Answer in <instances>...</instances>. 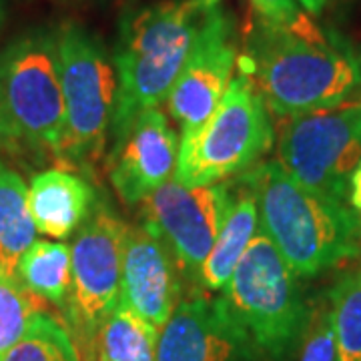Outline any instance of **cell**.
Segmentation results:
<instances>
[{
    "instance_id": "cell-21",
    "label": "cell",
    "mask_w": 361,
    "mask_h": 361,
    "mask_svg": "<svg viewBox=\"0 0 361 361\" xmlns=\"http://www.w3.org/2000/svg\"><path fill=\"white\" fill-rule=\"evenodd\" d=\"M0 361H80L71 331L51 313L39 310L20 341Z\"/></svg>"
},
{
    "instance_id": "cell-10",
    "label": "cell",
    "mask_w": 361,
    "mask_h": 361,
    "mask_svg": "<svg viewBox=\"0 0 361 361\" xmlns=\"http://www.w3.org/2000/svg\"><path fill=\"white\" fill-rule=\"evenodd\" d=\"M125 235L127 225L109 207L97 203L71 247L73 289L65 313L87 348L118 303Z\"/></svg>"
},
{
    "instance_id": "cell-6",
    "label": "cell",
    "mask_w": 361,
    "mask_h": 361,
    "mask_svg": "<svg viewBox=\"0 0 361 361\" xmlns=\"http://www.w3.org/2000/svg\"><path fill=\"white\" fill-rule=\"evenodd\" d=\"M0 101L23 142L63 159L66 123L56 30L30 28L2 49Z\"/></svg>"
},
{
    "instance_id": "cell-25",
    "label": "cell",
    "mask_w": 361,
    "mask_h": 361,
    "mask_svg": "<svg viewBox=\"0 0 361 361\" xmlns=\"http://www.w3.org/2000/svg\"><path fill=\"white\" fill-rule=\"evenodd\" d=\"M23 145L25 142L20 139L18 130L14 129V125L11 123V118H8L4 106H2V101H0V151L16 155V153L23 151Z\"/></svg>"
},
{
    "instance_id": "cell-11",
    "label": "cell",
    "mask_w": 361,
    "mask_h": 361,
    "mask_svg": "<svg viewBox=\"0 0 361 361\" xmlns=\"http://www.w3.org/2000/svg\"><path fill=\"white\" fill-rule=\"evenodd\" d=\"M235 23L221 6L209 8L195 49L167 97L171 116L180 137L195 133L219 106L237 68Z\"/></svg>"
},
{
    "instance_id": "cell-27",
    "label": "cell",
    "mask_w": 361,
    "mask_h": 361,
    "mask_svg": "<svg viewBox=\"0 0 361 361\" xmlns=\"http://www.w3.org/2000/svg\"><path fill=\"white\" fill-rule=\"evenodd\" d=\"M295 2H299V6L307 14H319L329 0H295Z\"/></svg>"
},
{
    "instance_id": "cell-7",
    "label": "cell",
    "mask_w": 361,
    "mask_h": 361,
    "mask_svg": "<svg viewBox=\"0 0 361 361\" xmlns=\"http://www.w3.org/2000/svg\"><path fill=\"white\" fill-rule=\"evenodd\" d=\"M66 139L63 159L89 169L104 153L116 101V73L103 42L82 25L56 28Z\"/></svg>"
},
{
    "instance_id": "cell-3",
    "label": "cell",
    "mask_w": 361,
    "mask_h": 361,
    "mask_svg": "<svg viewBox=\"0 0 361 361\" xmlns=\"http://www.w3.org/2000/svg\"><path fill=\"white\" fill-rule=\"evenodd\" d=\"M203 16L195 0H161L123 16L111 56L116 73L113 141L141 113L167 101L193 52Z\"/></svg>"
},
{
    "instance_id": "cell-24",
    "label": "cell",
    "mask_w": 361,
    "mask_h": 361,
    "mask_svg": "<svg viewBox=\"0 0 361 361\" xmlns=\"http://www.w3.org/2000/svg\"><path fill=\"white\" fill-rule=\"evenodd\" d=\"M253 11L261 18L277 23V25L291 26L305 13L299 11L295 0H251Z\"/></svg>"
},
{
    "instance_id": "cell-23",
    "label": "cell",
    "mask_w": 361,
    "mask_h": 361,
    "mask_svg": "<svg viewBox=\"0 0 361 361\" xmlns=\"http://www.w3.org/2000/svg\"><path fill=\"white\" fill-rule=\"evenodd\" d=\"M299 361H336V334L329 303H319L310 311Z\"/></svg>"
},
{
    "instance_id": "cell-17",
    "label": "cell",
    "mask_w": 361,
    "mask_h": 361,
    "mask_svg": "<svg viewBox=\"0 0 361 361\" xmlns=\"http://www.w3.org/2000/svg\"><path fill=\"white\" fill-rule=\"evenodd\" d=\"M14 275L30 295L65 310L71 301V249L65 243L35 241L20 255Z\"/></svg>"
},
{
    "instance_id": "cell-8",
    "label": "cell",
    "mask_w": 361,
    "mask_h": 361,
    "mask_svg": "<svg viewBox=\"0 0 361 361\" xmlns=\"http://www.w3.org/2000/svg\"><path fill=\"white\" fill-rule=\"evenodd\" d=\"M279 167L315 193L348 201L361 163V101L291 116L279 137Z\"/></svg>"
},
{
    "instance_id": "cell-13",
    "label": "cell",
    "mask_w": 361,
    "mask_h": 361,
    "mask_svg": "<svg viewBox=\"0 0 361 361\" xmlns=\"http://www.w3.org/2000/svg\"><path fill=\"white\" fill-rule=\"evenodd\" d=\"M179 139L159 109L135 118L109 153V179L127 205H137L175 175Z\"/></svg>"
},
{
    "instance_id": "cell-18",
    "label": "cell",
    "mask_w": 361,
    "mask_h": 361,
    "mask_svg": "<svg viewBox=\"0 0 361 361\" xmlns=\"http://www.w3.org/2000/svg\"><path fill=\"white\" fill-rule=\"evenodd\" d=\"M26 193L23 177L0 161V265L13 273L20 255L37 241Z\"/></svg>"
},
{
    "instance_id": "cell-4",
    "label": "cell",
    "mask_w": 361,
    "mask_h": 361,
    "mask_svg": "<svg viewBox=\"0 0 361 361\" xmlns=\"http://www.w3.org/2000/svg\"><path fill=\"white\" fill-rule=\"evenodd\" d=\"M223 297L257 353L269 361H287L293 355L305 334L310 310L297 275L263 229H257L237 263Z\"/></svg>"
},
{
    "instance_id": "cell-2",
    "label": "cell",
    "mask_w": 361,
    "mask_h": 361,
    "mask_svg": "<svg viewBox=\"0 0 361 361\" xmlns=\"http://www.w3.org/2000/svg\"><path fill=\"white\" fill-rule=\"evenodd\" d=\"M257 199L261 229L297 277H313L361 251V217L345 201L315 193L279 163H263L243 173Z\"/></svg>"
},
{
    "instance_id": "cell-14",
    "label": "cell",
    "mask_w": 361,
    "mask_h": 361,
    "mask_svg": "<svg viewBox=\"0 0 361 361\" xmlns=\"http://www.w3.org/2000/svg\"><path fill=\"white\" fill-rule=\"evenodd\" d=\"M118 301L159 331L180 301L179 267L142 227H127Z\"/></svg>"
},
{
    "instance_id": "cell-29",
    "label": "cell",
    "mask_w": 361,
    "mask_h": 361,
    "mask_svg": "<svg viewBox=\"0 0 361 361\" xmlns=\"http://www.w3.org/2000/svg\"><path fill=\"white\" fill-rule=\"evenodd\" d=\"M4 18H6V6H4V0H0V30L4 26Z\"/></svg>"
},
{
    "instance_id": "cell-28",
    "label": "cell",
    "mask_w": 361,
    "mask_h": 361,
    "mask_svg": "<svg viewBox=\"0 0 361 361\" xmlns=\"http://www.w3.org/2000/svg\"><path fill=\"white\" fill-rule=\"evenodd\" d=\"M197 2V6L201 8V11H209V8H215V6H219L221 0H195Z\"/></svg>"
},
{
    "instance_id": "cell-26",
    "label": "cell",
    "mask_w": 361,
    "mask_h": 361,
    "mask_svg": "<svg viewBox=\"0 0 361 361\" xmlns=\"http://www.w3.org/2000/svg\"><path fill=\"white\" fill-rule=\"evenodd\" d=\"M349 203L351 209H355L357 213H361V163L357 169L353 171L351 179H349Z\"/></svg>"
},
{
    "instance_id": "cell-22",
    "label": "cell",
    "mask_w": 361,
    "mask_h": 361,
    "mask_svg": "<svg viewBox=\"0 0 361 361\" xmlns=\"http://www.w3.org/2000/svg\"><path fill=\"white\" fill-rule=\"evenodd\" d=\"M37 311V297L26 291L13 271L0 265V360L20 341Z\"/></svg>"
},
{
    "instance_id": "cell-12",
    "label": "cell",
    "mask_w": 361,
    "mask_h": 361,
    "mask_svg": "<svg viewBox=\"0 0 361 361\" xmlns=\"http://www.w3.org/2000/svg\"><path fill=\"white\" fill-rule=\"evenodd\" d=\"M255 353L225 297L193 293L161 329L157 361H253Z\"/></svg>"
},
{
    "instance_id": "cell-19",
    "label": "cell",
    "mask_w": 361,
    "mask_h": 361,
    "mask_svg": "<svg viewBox=\"0 0 361 361\" xmlns=\"http://www.w3.org/2000/svg\"><path fill=\"white\" fill-rule=\"evenodd\" d=\"M159 334L157 327L118 301L101 325L97 343L106 361H157Z\"/></svg>"
},
{
    "instance_id": "cell-16",
    "label": "cell",
    "mask_w": 361,
    "mask_h": 361,
    "mask_svg": "<svg viewBox=\"0 0 361 361\" xmlns=\"http://www.w3.org/2000/svg\"><path fill=\"white\" fill-rule=\"evenodd\" d=\"M259 213L257 199L253 189L241 177L235 185L233 203L227 211V217L221 225V231L211 247V253L201 267L199 283L209 291H223L231 279L233 271L241 261L249 243L257 233Z\"/></svg>"
},
{
    "instance_id": "cell-1",
    "label": "cell",
    "mask_w": 361,
    "mask_h": 361,
    "mask_svg": "<svg viewBox=\"0 0 361 361\" xmlns=\"http://www.w3.org/2000/svg\"><path fill=\"white\" fill-rule=\"evenodd\" d=\"M237 68L253 78L267 109L279 116L334 109L361 89L360 54L310 14L291 26L253 14Z\"/></svg>"
},
{
    "instance_id": "cell-20",
    "label": "cell",
    "mask_w": 361,
    "mask_h": 361,
    "mask_svg": "<svg viewBox=\"0 0 361 361\" xmlns=\"http://www.w3.org/2000/svg\"><path fill=\"white\" fill-rule=\"evenodd\" d=\"M336 361H361V269L343 273L329 291Z\"/></svg>"
},
{
    "instance_id": "cell-15",
    "label": "cell",
    "mask_w": 361,
    "mask_h": 361,
    "mask_svg": "<svg viewBox=\"0 0 361 361\" xmlns=\"http://www.w3.org/2000/svg\"><path fill=\"white\" fill-rule=\"evenodd\" d=\"M26 197L37 231L52 239H66L78 231L97 207V193L89 180L65 169L37 173Z\"/></svg>"
},
{
    "instance_id": "cell-5",
    "label": "cell",
    "mask_w": 361,
    "mask_h": 361,
    "mask_svg": "<svg viewBox=\"0 0 361 361\" xmlns=\"http://www.w3.org/2000/svg\"><path fill=\"white\" fill-rule=\"evenodd\" d=\"M269 109L253 78L235 68L219 106L195 133L183 135L173 180L203 187L245 173L271 149Z\"/></svg>"
},
{
    "instance_id": "cell-9",
    "label": "cell",
    "mask_w": 361,
    "mask_h": 361,
    "mask_svg": "<svg viewBox=\"0 0 361 361\" xmlns=\"http://www.w3.org/2000/svg\"><path fill=\"white\" fill-rule=\"evenodd\" d=\"M233 195L231 180L203 187H185L177 180H167L141 201V227L163 243L180 273L199 281Z\"/></svg>"
}]
</instances>
